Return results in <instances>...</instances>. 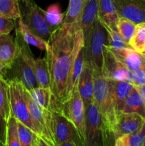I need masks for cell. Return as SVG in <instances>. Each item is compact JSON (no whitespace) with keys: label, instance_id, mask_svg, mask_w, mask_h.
Segmentation results:
<instances>
[{"label":"cell","instance_id":"19","mask_svg":"<svg viewBox=\"0 0 145 146\" xmlns=\"http://www.w3.org/2000/svg\"><path fill=\"white\" fill-rule=\"evenodd\" d=\"M26 60L31 66L38 86L50 88V76L46 58H35L32 54L27 56Z\"/></svg>","mask_w":145,"mask_h":146},{"label":"cell","instance_id":"35","mask_svg":"<svg viewBox=\"0 0 145 146\" xmlns=\"http://www.w3.org/2000/svg\"><path fill=\"white\" fill-rule=\"evenodd\" d=\"M15 27L14 19L0 14V35L9 34Z\"/></svg>","mask_w":145,"mask_h":146},{"label":"cell","instance_id":"22","mask_svg":"<svg viewBox=\"0 0 145 146\" xmlns=\"http://www.w3.org/2000/svg\"><path fill=\"white\" fill-rule=\"evenodd\" d=\"M15 63L17 64V73L18 74L17 78L21 81L24 88L29 91L39 87L31 66L20 55Z\"/></svg>","mask_w":145,"mask_h":146},{"label":"cell","instance_id":"36","mask_svg":"<svg viewBox=\"0 0 145 146\" xmlns=\"http://www.w3.org/2000/svg\"><path fill=\"white\" fill-rule=\"evenodd\" d=\"M131 84L134 87H139L145 85V68L134 72L133 78Z\"/></svg>","mask_w":145,"mask_h":146},{"label":"cell","instance_id":"45","mask_svg":"<svg viewBox=\"0 0 145 146\" xmlns=\"http://www.w3.org/2000/svg\"><path fill=\"white\" fill-rule=\"evenodd\" d=\"M37 146H39V143H38V145H37Z\"/></svg>","mask_w":145,"mask_h":146},{"label":"cell","instance_id":"24","mask_svg":"<svg viewBox=\"0 0 145 146\" xmlns=\"http://www.w3.org/2000/svg\"><path fill=\"white\" fill-rule=\"evenodd\" d=\"M16 31L19 33L21 36L22 37L23 40L27 44L34 46L37 47L42 51H44V50L46 51L47 47H48L47 41L37 36L34 33H33L28 28V26L26 25L23 22L21 18L18 19V29H17Z\"/></svg>","mask_w":145,"mask_h":146},{"label":"cell","instance_id":"17","mask_svg":"<svg viewBox=\"0 0 145 146\" xmlns=\"http://www.w3.org/2000/svg\"><path fill=\"white\" fill-rule=\"evenodd\" d=\"M94 75L92 68L85 64L78 81V90L85 108L93 101Z\"/></svg>","mask_w":145,"mask_h":146},{"label":"cell","instance_id":"5","mask_svg":"<svg viewBox=\"0 0 145 146\" xmlns=\"http://www.w3.org/2000/svg\"><path fill=\"white\" fill-rule=\"evenodd\" d=\"M8 83L9 87L11 115H14L17 121L22 123L24 125L32 130L41 138L42 134L30 115L29 111L24 98V87L22 83L17 77L8 80Z\"/></svg>","mask_w":145,"mask_h":146},{"label":"cell","instance_id":"15","mask_svg":"<svg viewBox=\"0 0 145 146\" xmlns=\"http://www.w3.org/2000/svg\"><path fill=\"white\" fill-rule=\"evenodd\" d=\"M108 81L115 111L117 115L122 112L125 101L133 90L134 86L127 81Z\"/></svg>","mask_w":145,"mask_h":146},{"label":"cell","instance_id":"8","mask_svg":"<svg viewBox=\"0 0 145 146\" xmlns=\"http://www.w3.org/2000/svg\"><path fill=\"white\" fill-rule=\"evenodd\" d=\"M24 95L30 115L42 134L41 138L46 141L49 145L54 146L55 142L51 132V111L41 108L33 99L28 90L25 88L24 90Z\"/></svg>","mask_w":145,"mask_h":146},{"label":"cell","instance_id":"33","mask_svg":"<svg viewBox=\"0 0 145 146\" xmlns=\"http://www.w3.org/2000/svg\"><path fill=\"white\" fill-rule=\"evenodd\" d=\"M6 146H21L18 134L17 120L14 115H11L7 122V143Z\"/></svg>","mask_w":145,"mask_h":146},{"label":"cell","instance_id":"21","mask_svg":"<svg viewBox=\"0 0 145 146\" xmlns=\"http://www.w3.org/2000/svg\"><path fill=\"white\" fill-rule=\"evenodd\" d=\"M33 99L44 109L60 113V108L55 102L50 88L37 87L28 91Z\"/></svg>","mask_w":145,"mask_h":146},{"label":"cell","instance_id":"4","mask_svg":"<svg viewBox=\"0 0 145 146\" xmlns=\"http://www.w3.org/2000/svg\"><path fill=\"white\" fill-rule=\"evenodd\" d=\"M93 102L107 131L114 133L117 113L109 90V81L102 74L94 75Z\"/></svg>","mask_w":145,"mask_h":146},{"label":"cell","instance_id":"9","mask_svg":"<svg viewBox=\"0 0 145 146\" xmlns=\"http://www.w3.org/2000/svg\"><path fill=\"white\" fill-rule=\"evenodd\" d=\"M51 132L55 144L71 141L78 146H83L74 124L61 113L51 112Z\"/></svg>","mask_w":145,"mask_h":146},{"label":"cell","instance_id":"2","mask_svg":"<svg viewBox=\"0 0 145 146\" xmlns=\"http://www.w3.org/2000/svg\"><path fill=\"white\" fill-rule=\"evenodd\" d=\"M107 44V32L98 17L85 39L84 45L85 64L92 68L94 75L102 74L104 51Z\"/></svg>","mask_w":145,"mask_h":146},{"label":"cell","instance_id":"20","mask_svg":"<svg viewBox=\"0 0 145 146\" xmlns=\"http://www.w3.org/2000/svg\"><path fill=\"white\" fill-rule=\"evenodd\" d=\"M98 18L117 31L116 24L119 16L113 0H98Z\"/></svg>","mask_w":145,"mask_h":146},{"label":"cell","instance_id":"47","mask_svg":"<svg viewBox=\"0 0 145 146\" xmlns=\"http://www.w3.org/2000/svg\"><path fill=\"white\" fill-rule=\"evenodd\" d=\"M144 53H145V51H144Z\"/></svg>","mask_w":145,"mask_h":146},{"label":"cell","instance_id":"27","mask_svg":"<svg viewBox=\"0 0 145 146\" xmlns=\"http://www.w3.org/2000/svg\"><path fill=\"white\" fill-rule=\"evenodd\" d=\"M102 24L106 31L107 35V44H106V46L108 48L112 51H117V50H120L129 46V44H127L124 41L122 37L121 36L117 31L113 29L107 24H104L103 22H102Z\"/></svg>","mask_w":145,"mask_h":146},{"label":"cell","instance_id":"42","mask_svg":"<svg viewBox=\"0 0 145 146\" xmlns=\"http://www.w3.org/2000/svg\"><path fill=\"white\" fill-rule=\"evenodd\" d=\"M39 146H51V145L48 143L46 141H45L44 140H43L42 138H39Z\"/></svg>","mask_w":145,"mask_h":146},{"label":"cell","instance_id":"46","mask_svg":"<svg viewBox=\"0 0 145 146\" xmlns=\"http://www.w3.org/2000/svg\"><path fill=\"white\" fill-rule=\"evenodd\" d=\"M144 146H145V144H144Z\"/></svg>","mask_w":145,"mask_h":146},{"label":"cell","instance_id":"41","mask_svg":"<svg viewBox=\"0 0 145 146\" xmlns=\"http://www.w3.org/2000/svg\"><path fill=\"white\" fill-rule=\"evenodd\" d=\"M7 71V69L5 68V66L0 62V77L4 78V76H5Z\"/></svg>","mask_w":145,"mask_h":146},{"label":"cell","instance_id":"32","mask_svg":"<svg viewBox=\"0 0 145 146\" xmlns=\"http://www.w3.org/2000/svg\"><path fill=\"white\" fill-rule=\"evenodd\" d=\"M44 16L47 23L52 27H59L63 23L64 14L61 11L60 6L58 4L50 5L44 11Z\"/></svg>","mask_w":145,"mask_h":146},{"label":"cell","instance_id":"1","mask_svg":"<svg viewBox=\"0 0 145 146\" xmlns=\"http://www.w3.org/2000/svg\"><path fill=\"white\" fill-rule=\"evenodd\" d=\"M46 61L50 89L61 108L65 102L66 82L74 61L85 45L82 31L75 24H62L53 30L47 41Z\"/></svg>","mask_w":145,"mask_h":146},{"label":"cell","instance_id":"10","mask_svg":"<svg viewBox=\"0 0 145 146\" xmlns=\"http://www.w3.org/2000/svg\"><path fill=\"white\" fill-rule=\"evenodd\" d=\"M134 73L125 66L117 58L110 49L105 46L103 56L102 75L107 79L131 83Z\"/></svg>","mask_w":145,"mask_h":146},{"label":"cell","instance_id":"28","mask_svg":"<svg viewBox=\"0 0 145 146\" xmlns=\"http://www.w3.org/2000/svg\"><path fill=\"white\" fill-rule=\"evenodd\" d=\"M18 134L21 146H37L40 137L32 130L26 126L22 123L17 121Z\"/></svg>","mask_w":145,"mask_h":146},{"label":"cell","instance_id":"30","mask_svg":"<svg viewBox=\"0 0 145 146\" xmlns=\"http://www.w3.org/2000/svg\"><path fill=\"white\" fill-rule=\"evenodd\" d=\"M136 25L134 22L125 17H119L118 19L116 24L117 31L127 44H129V41L134 32Z\"/></svg>","mask_w":145,"mask_h":146},{"label":"cell","instance_id":"14","mask_svg":"<svg viewBox=\"0 0 145 146\" xmlns=\"http://www.w3.org/2000/svg\"><path fill=\"white\" fill-rule=\"evenodd\" d=\"M85 64V51H84L83 46L80 50L70 71L66 82L65 102L67 100L69 99L72 96L73 93L78 89V81H79L80 76Z\"/></svg>","mask_w":145,"mask_h":146},{"label":"cell","instance_id":"23","mask_svg":"<svg viewBox=\"0 0 145 146\" xmlns=\"http://www.w3.org/2000/svg\"><path fill=\"white\" fill-rule=\"evenodd\" d=\"M122 113H136L145 118V104L143 98L136 87L125 101Z\"/></svg>","mask_w":145,"mask_h":146},{"label":"cell","instance_id":"39","mask_svg":"<svg viewBox=\"0 0 145 146\" xmlns=\"http://www.w3.org/2000/svg\"><path fill=\"white\" fill-rule=\"evenodd\" d=\"M54 146H78L74 142L71 141H66V142H63L61 143H56Z\"/></svg>","mask_w":145,"mask_h":146},{"label":"cell","instance_id":"40","mask_svg":"<svg viewBox=\"0 0 145 146\" xmlns=\"http://www.w3.org/2000/svg\"><path fill=\"white\" fill-rule=\"evenodd\" d=\"M136 89L139 91V92L140 93V94L142 95V98H143L144 101V104H145V85L139 87H136Z\"/></svg>","mask_w":145,"mask_h":146},{"label":"cell","instance_id":"29","mask_svg":"<svg viewBox=\"0 0 145 146\" xmlns=\"http://www.w3.org/2000/svg\"><path fill=\"white\" fill-rule=\"evenodd\" d=\"M131 48L139 54L145 51V23H139L136 25L134 32L129 42Z\"/></svg>","mask_w":145,"mask_h":146},{"label":"cell","instance_id":"7","mask_svg":"<svg viewBox=\"0 0 145 146\" xmlns=\"http://www.w3.org/2000/svg\"><path fill=\"white\" fill-rule=\"evenodd\" d=\"M86 108L81 98L78 90L73 93L72 96L61 106V112L71 121L76 128L83 146L85 141L86 125Z\"/></svg>","mask_w":145,"mask_h":146},{"label":"cell","instance_id":"18","mask_svg":"<svg viewBox=\"0 0 145 146\" xmlns=\"http://www.w3.org/2000/svg\"><path fill=\"white\" fill-rule=\"evenodd\" d=\"M98 17V0H88L79 20L77 21L78 27L82 30L83 33L84 39L88 36Z\"/></svg>","mask_w":145,"mask_h":146},{"label":"cell","instance_id":"31","mask_svg":"<svg viewBox=\"0 0 145 146\" xmlns=\"http://www.w3.org/2000/svg\"><path fill=\"white\" fill-rule=\"evenodd\" d=\"M0 14L16 20L21 17L18 0H0Z\"/></svg>","mask_w":145,"mask_h":146},{"label":"cell","instance_id":"26","mask_svg":"<svg viewBox=\"0 0 145 146\" xmlns=\"http://www.w3.org/2000/svg\"><path fill=\"white\" fill-rule=\"evenodd\" d=\"M88 0H70L63 24H75L79 20Z\"/></svg>","mask_w":145,"mask_h":146},{"label":"cell","instance_id":"25","mask_svg":"<svg viewBox=\"0 0 145 146\" xmlns=\"http://www.w3.org/2000/svg\"><path fill=\"white\" fill-rule=\"evenodd\" d=\"M0 112L8 122L11 115L8 80L0 77Z\"/></svg>","mask_w":145,"mask_h":146},{"label":"cell","instance_id":"43","mask_svg":"<svg viewBox=\"0 0 145 146\" xmlns=\"http://www.w3.org/2000/svg\"><path fill=\"white\" fill-rule=\"evenodd\" d=\"M142 56H143V58H144V61H145V53H143V54H142Z\"/></svg>","mask_w":145,"mask_h":146},{"label":"cell","instance_id":"34","mask_svg":"<svg viewBox=\"0 0 145 146\" xmlns=\"http://www.w3.org/2000/svg\"><path fill=\"white\" fill-rule=\"evenodd\" d=\"M129 146H144L145 144V122L134 133L128 135Z\"/></svg>","mask_w":145,"mask_h":146},{"label":"cell","instance_id":"16","mask_svg":"<svg viewBox=\"0 0 145 146\" xmlns=\"http://www.w3.org/2000/svg\"><path fill=\"white\" fill-rule=\"evenodd\" d=\"M112 51L117 58L133 73L145 68V61L142 54L136 52L130 46Z\"/></svg>","mask_w":145,"mask_h":146},{"label":"cell","instance_id":"6","mask_svg":"<svg viewBox=\"0 0 145 146\" xmlns=\"http://www.w3.org/2000/svg\"><path fill=\"white\" fill-rule=\"evenodd\" d=\"M19 4L21 19L28 26L33 33L48 41L52 30L47 23L44 11L35 3L34 0H18Z\"/></svg>","mask_w":145,"mask_h":146},{"label":"cell","instance_id":"13","mask_svg":"<svg viewBox=\"0 0 145 146\" xmlns=\"http://www.w3.org/2000/svg\"><path fill=\"white\" fill-rule=\"evenodd\" d=\"M19 54V45L16 40L9 34L0 35V62L7 70L12 68Z\"/></svg>","mask_w":145,"mask_h":146},{"label":"cell","instance_id":"11","mask_svg":"<svg viewBox=\"0 0 145 146\" xmlns=\"http://www.w3.org/2000/svg\"><path fill=\"white\" fill-rule=\"evenodd\" d=\"M144 122L145 118L136 113H120L117 115L114 129L115 138L134 133Z\"/></svg>","mask_w":145,"mask_h":146},{"label":"cell","instance_id":"37","mask_svg":"<svg viewBox=\"0 0 145 146\" xmlns=\"http://www.w3.org/2000/svg\"><path fill=\"white\" fill-rule=\"evenodd\" d=\"M7 121L4 119L0 112V142L4 145H6V143H7Z\"/></svg>","mask_w":145,"mask_h":146},{"label":"cell","instance_id":"12","mask_svg":"<svg viewBox=\"0 0 145 146\" xmlns=\"http://www.w3.org/2000/svg\"><path fill=\"white\" fill-rule=\"evenodd\" d=\"M119 16L137 24L145 23V0H113Z\"/></svg>","mask_w":145,"mask_h":146},{"label":"cell","instance_id":"38","mask_svg":"<svg viewBox=\"0 0 145 146\" xmlns=\"http://www.w3.org/2000/svg\"><path fill=\"white\" fill-rule=\"evenodd\" d=\"M115 146H129L128 135L117 138L115 141Z\"/></svg>","mask_w":145,"mask_h":146},{"label":"cell","instance_id":"3","mask_svg":"<svg viewBox=\"0 0 145 146\" xmlns=\"http://www.w3.org/2000/svg\"><path fill=\"white\" fill-rule=\"evenodd\" d=\"M84 146H115V134L107 130L98 108L92 101L86 108Z\"/></svg>","mask_w":145,"mask_h":146},{"label":"cell","instance_id":"44","mask_svg":"<svg viewBox=\"0 0 145 146\" xmlns=\"http://www.w3.org/2000/svg\"><path fill=\"white\" fill-rule=\"evenodd\" d=\"M0 146H6V145H4V144H2L1 142H0Z\"/></svg>","mask_w":145,"mask_h":146}]
</instances>
